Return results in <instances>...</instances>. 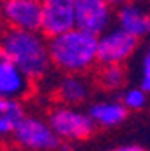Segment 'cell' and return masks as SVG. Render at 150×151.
<instances>
[{"label":"cell","mask_w":150,"mask_h":151,"mask_svg":"<svg viewBox=\"0 0 150 151\" xmlns=\"http://www.w3.org/2000/svg\"><path fill=\"white\" fill-rule=\"evenodd\" d=\"M0 49L27 78L36 83L44 81L51 74V60L47 38L40 31L6 29L0 36Z\"/></svg>","instance_id":"obj_1"},{"label":"cell","mask_w":150,"mask_h":151,"mask_svg":"<svg viewBox=\"0 0 150 151\" xmlns=\"http://www.w3.org/2000/svg\"><path fill=\"white\" fill-rule=\"evenodd\" d=\"M98 36L72 27L47 38L51 67L62 74H87L98 63Z\"/></svg>","instance_id":"obj_2"},{"label":"cell","mask_w":150,"mask_h":151,"mask_svg":"<svg viewBox=\"0 0 150 151\" xmlns=\"http://www.w3.org/2000/svg\"><path fill=\"white\" fill-rule=\"evenodd\" d=\"M49 126L56 133L62 142H78L85 140L94 133V122L90 121L87 111L80 106H69V104H56L47 113Z\"/></svg>","instance_id":"obj_3"},{"label":"cell","mask_w":150,"mask_h":151,"mask_svg":"<svg viewBox=\"0 0 150 151\" xmlns=\"http://www.w3.org/2000/svg\"><path fill=\"white\" fill-rule=\"evenodd\" d=\"M11 140L25 151H54L62 147L49 122L38 115H24L11 133Z\"/></svg>","instance_id":"obj_4"},{"label":"cell","mask_w":150,"mask_h":151,"mask_svg":"<svg viewBox=\"0 0 150 151\" xmlns=\"http://www.w3.org/2000/svg\"><path fill=\"white\" fill-rule=\"evenodd\" d=\"M139 40L119 27H108L98 36L96 58L100 65H123L138 50Z\"/></svg>","instance_id":"obj_5"},{"label":"cell","mask_w":150,"mask_h":151,"mask_svg":"<svg viewBox=\"0 0 150 151\" xmlns=\"http://www.w3.org/2000/svg\"><path fill=\"white\" fill-rule=\"evenodd\" d=\"M114 22V9L103 0H74V27L100 36Z\"/></svg>","instance_id":"obj_6"},{"label":"cell","mask_w":150,"mask_h":151,"mask_svg":"<svg viewBox=\"0 0 150 151\" xmlns=\"http://www.w3.org/2000/svg\"><path fill=\"white\" fill-rule=\"evenodd\" d=\"M40 4L33 0H0V22L6 29L40 31Z\"/></svg>","instance_id":"obj_7"},{"label":"cell","mask_w":150,"mask_h":151,"mask_svg":"<svg viewBox=\"0 0 150 151\" xmlns=\"http://www.w3.org/2000/svg\"><path fill=\"white\" fill-rule=\"evenodd\" d=\"M40 32L45 38L56 36L74 27V0H42Z\"/></svg>","instance_id":"obj_8"},{"label":"cell","mask_w":150,"mask_h":151,"mask_svg":"<svg viewBox=\"0 0 150 151\" xmlns=\"http://www.w3.org/2000/svg\"><path fill=\"white\" fill-rule=\"evenodd\" d=\"M33 81L7 60V56L0 49V97L24 101L33 92Z\"/></svg>","instance_id":"obj_9"},{"label":"cell","mask_w":150,"mask_h":151,"mask_svg":"<svg viewBox=\"0 0 150 151\" xmlns=\"http://www.w3.org/2000/svg\"><path fill=\"white\" fill-rule=\"evenodd\" d=\"M116 27L125 31L127 34L143 40L150 36V13H146L141 6L134 2H125L118 6V11L114 13Z\"/></svg>","instance_id":"obj_10"},{"label":"cell","mask_w":150,"mask_h":151,"mask_svg":"<svg viewBox=\"0 0 150 151\" xmlns=\"http://www.w3.org/2000/svg\"><path fill=\"white\" fill-rule=\"evenodd\" d=\"M90 81L85 74H62L54 83V96L60 104L82 106L90 96Z\"/></svg>","instance_id":"obj_11"},{"label":"cell","mask_w":150,"mask_h":151,"mask_svg":"<svg viewBox=\"0 0 150 151\" xmlns=\"http://www.w3.org/2000/svg\"><path fill=\"white\" fill-rule=\"evenodd\" d=\"M87 115L98 128H118L119 124L125 122L128 111L121 104V101L101 99L87 108Z\"/></svg>","instance_id":"obj_12"},{"label":"cell","mask_w":150,"mask_h":151,"mask_svg":"<svg viewBox=\"0 0 150 151\" xmlns=\"http://www.w3.org/2000/svg\"><path fill=\"white\" fill-rule=\"evenodd\" d=\"M25 115V108L22 101L15 99H4L0 97V144L11 139L13 129L20 119Z\"/></svg>","instance_id":"obj_13"},{"label":"cell","mask_w":150,"mask_h":151,"mask_svg":"<svg viewBox=\"0 0 150 151\" xmlns=\"http://www.w3.org/2000/svg\"><path fill=\"white\" fill-rule=\"evenodd\" d=\"M98 83L110 92H116L127 83V70L123 65H101L98 74Z\"/></svg>","instance_id":"obj_14"},{"label":"cell","mask_w":150,"mask_h":151,"mask_svg":"<svg viewBox=\"0 0 150 151\" xmlns=\"http://www.w3.org/2000/svg\"><path fill=\"white\" fill-rule=\"evenodd\" d=\"M148 93L141 86H130L121 93V104L127 108V111H138L146 106Z\"/></svg>","instance_id":"obj_15"},{"label":"cell","mask_w":150,"mask_h":151,"mask_svg":"<svg viewBox=\"0 0 150 151\" xmlns=\"http://www.w3.org/2000/svg\"><path fill=\"white\" fill-rule=\"evenodd\" d=\"M139 86L150 93V42L145 49V54L141 58V65H139Z\"/></svg>","instance_id":"obj_16"},{"label":"cell","mask_w":150,"mask_h":151,"mask_svg":"<svg viewBox=\"0 0 150 151\" xmlns=\"http://www.w3.org/2000/svg\"><path fill=\"white\" fill-rule=\"evenodd\" d=\"M108 151H146L143 146H138V144H125V146H118V147H112Z\"/></svg>","instance_id":"obj_17"},{"label":"cell","mask_w":150,"mask_h":151,"mask_svg":"<svg viewBox=\"0 0 150 151\" xmlns=\"http://www.w3.org/2000/svg\"><path fill=\"white\" fill-rule=\"evenodd\" d=\"M105 4H108V6H112V7H118V6H121V4H125V2H128V0H103Z\"/></svg>","instance_id":"obj_18"},{"label":"cell","mask_w":150,"mask_h":151,"mask_svg":"<svg viewBox=\"0 0 150 151\" xmlns=\"http://www.w3.org/2000/svg\"><path fill=\"white\" fill-rule=\"evenodd\" d=\"M2 31H4V25H2V22H0V36H2Z\"/></svg>","instance_id":"obj_19"},{"label":"cell","mask_w":150,"mask_h":151,"mask_svg":"<svg viewBox=\"0 0 150 151\" xmlns=\"http://www.w3.org/2000/svg\"><path fill=\"white\" fill-rule=\"evenodd\" d=\"M33 2H38V4H40V2H42V0H33Z\"/></svg>","instance_id":"obj_20"}]
</instances>
